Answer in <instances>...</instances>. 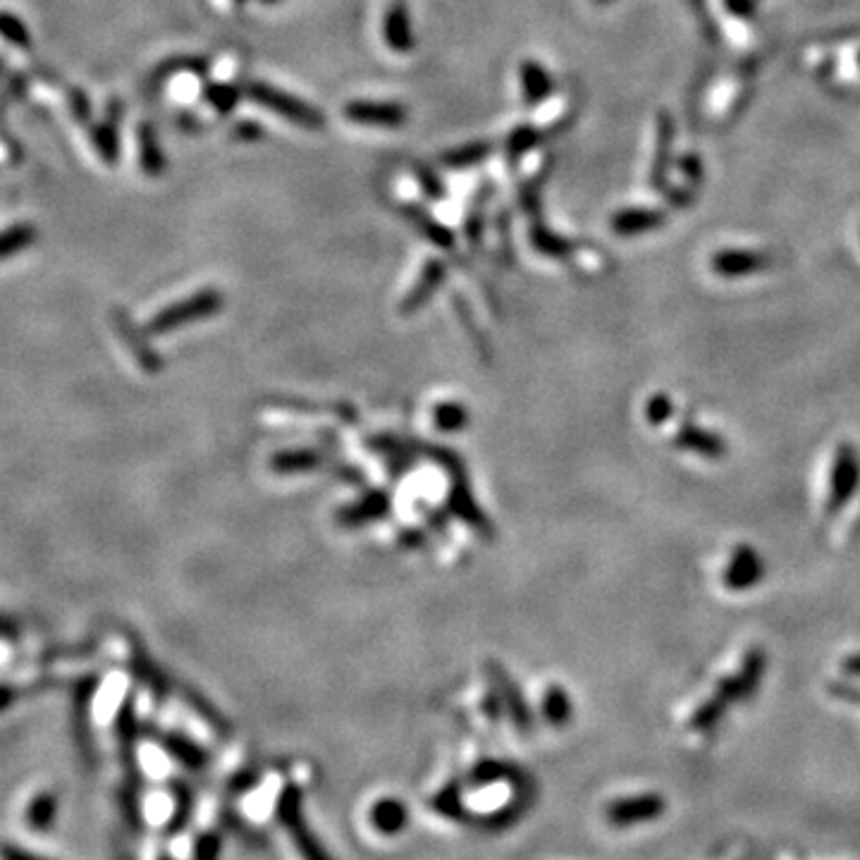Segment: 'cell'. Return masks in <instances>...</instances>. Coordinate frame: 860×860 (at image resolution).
I'll use <instances>...</instances> for the list:
<instances>
[{
    "instance_id": "1",
    "label": "cell",
    "mask_w": 860,
    "mask_h": 860,
    "mask_svg": "<svg viewBox=\"0 0 860 860\" xmlns=\"http://www.w3.org/2000/svg\"><path fill=\"white\" fill-rule=\"evenodd\" d=\"M223 294L218 290H201L192 294V297L177 301V304L165 306L163 311H158L146 325V333L149 335H168L172 330H180L187 323L204 321L211 318L223 309Z\"/></svg>"
},
{
    "instance_id": "2",
    "label": "cell",
    "mask_w": 860,
    "mask_h": 860,
    "mask_svg": "<svg viewBox=\"0 0 860 860\" xmlns=\"http://www.w3.org/2000/svg\"><path fill=\"white\" fill-rule=\"evenodd\" d=\"M247 96L258 106L273 110L280 118L294 122V125L306 127V129H321L325 125V118L321 110H316L311 103L299 101L297 96L287 94V91L275 89V86L263 84V82H249L247 84Z\"/></svg>"
},
{
    "instance_id": "3",
    "label": "cell",
    "mask_w": 860,
    "mask_h": 860,
    "mask_svg": "<svg viewBox=\"0 0 860 860\" xmlns=\"http://www.w3.org/2000/svg\"><path fill=\"white\" fill-rule=\"evenodd\" d=\"M860 485V459L853 445L839 442L834 450L832 469H829L827 488V514H837L853 500Z\"/></svg>"
},
{
    "instance_id": "4",
    "label": "cell",
    "mask_w": 860,
    "mask_h": 860,
    "mask_svg": "<svg viewBox=\"0 0 860 860\" xmlns=\"http://www.w3.org/2000/svg\"><path fill=\"white\" fill-rule=\"evenodd\" d=\"M739 700H748L746 691H743L741 681L736 674H727V677L717 681L712 696L708 700H703V703L696 708V712H693L691 720H688V729L700 731V734H708V731L717 727V722L722 720L724 712H727L734 703H739Z\"/></svg>"
},
{
    "instance_id": "5",
    "label": "cell",
    "mask_w": 860,
    "mask_h": 860,
    "mask_svg": "<svg viewBox=\"0 0 860 860\" xmlns=\"http://www.w3.org/2000/svg\"><path fill=\"white\" fill-rule=\"evenodd\" d=\"M278 817L280 822L292 832L294 844L304 860H328L323 846L313 837L311 829L306 827L304 815H301V791L297 786H285L278 798Z\"/></svg>"
},
{
    "instance_id": "6",
    "label": "cell",
    "mask_w": 860,
    "mask_h": 860,
    "mask_svg": "<svg viewBox=\"0 0 860 860\" xmlns=\"http://www.w3.org/2000/svg\"><path fill=\"white\" fill-rule=\"evenodd\" d=\"M667 801L660 794H636V796H624L612 801L605 808V817L612 827H634L643 825V822H653L660 815H665Z\"/></svg>"
},
{
    "instance_id": "7",
    "label": "cell",
    "mask_w": 860,
    "mask_h": 860,
    "mask_svg": "<svg viewBox=\"0 0 860 860\" xmlns=\"http://www.w3.org/2000/svg\"><path fill=\"white\" fill-rule=\"evenodd\" d=\"M765 579V562L753 545L739 543L722 569V583L731 593L751 591Z\"/></svg>"
},
{
    "instance_id": "8",
    "label": "cell",
    "mask_w": 860,
    "mask_h": 860,
    "mask_svg": "<svg viewBox=\"0 0 860 860\" xmlns=\"http://www.w3.org/2000/svg\"><path fill=\"white\" fill-rule=\"evenodd\" d=\"M672 445L677 447V450L698 454V457H705V459H722L724 454L729 452L727 440H724L720 433L693 426V423H681L677 433H674Z\"/></svg>"
},
{
    "instance_id": "9",
    "label": "cell",
    "mask_w": 860,
    "mask_h": 860,
    "mask_svg": "<svg viewBox=\"0 0 860 860\" xmlns=\"http://www.w3.org/2000/svg\"><path fill=\"white\" fill-rule=\"evenodd\" d=\"M344 118L356 122V125L402 127L407 122V108L399 106V103L352 101L344 106Z\"/></svg>"
},
{
    "instance_id": "10",
    "label": "cell",
    "mask_w": 860,
    "mask_h": 860,
    "mask_svg": "<svg viewBox=\"0 0 860 860\" xmlns=\"http://www.w3.org/2000/svg\"><path fill=\"white\" fill-rule=\"evenodd\" d=\"M712 273L720 275V278H748V275L763 273L767 268V258L758 251H746V249H724L720 254L712 256L710 261Z\"/></svg>"
},
{
    "instance_id": "11",
    "label": "cell",
    "mask_w": 860,
    "mask_h": 860,
    "mask_svg": "<svg viewBox=\"0 0 860 860\" xmlns=\"http://www.w3.org/2000/svg\"><path fill=\"white\" fill-rule=\"evenodd\" d=\"M390 507V493H385V490H371L366 497L356 500L354 505L340 509V512H337V524L347 528L371 524V521L383 519V516L390 512Z\"/></svg>"
},
{
    "instance_id": "12",
    "label": "cell",
    "mask_w": 860,
    "mask_h": 860,
    "mask_svg": "<svg viewBox=\"0 0 860 860\" xmlns=\"http://www.w3.org/2000/svg\"><path fill=\"white\" fill-rule=\"evenodd\" d=\"M383 39L387 48L395 53H409L414 48V29H411L409 8L404 0H395L385 12L383 20Z\"/></svg>"
},
{
    "instance_id": "13",
    "label": "cell",
    "mask_w": 860,
    "mask_h": 860,
    "mask_svg": "<svg viewBox=\"0 0 860 860\" xmlns=\"http://www.w3.org/2000/svg\"><path fill=\"white\" fill-rule=\"evenodd\" d=\"M445 278H447L445 263L435 261V258L433 261H428L426 268L421 270L416 285L411 287V292L402 299V304H399V313H402V316H411V313L419 311L421 306L440 290V285L445 282Z\"/></svg>"
},
{
    "instance_id": "14",
    "label": "cell",
    "mask_w": 860,
    "mask_h": 860,
    "mask_svg": "<svg viewBox=\"0 0 860 860\" xmlns=\"http://www.w3.org/2000/svg\"><path fill=\"white\" fill-rule=\"evenodd\" d=\"M464 473H459V478H454V485L450 490V500H447V509L457 516V519H462L464 524H469L471 528H476V531L485 533V536H490L493 533V526H490V521L485 519V514L481 512V507L476 505V500L471 497L469 485L464 481Z\"/></svg>"
},
{
    "instance_id": "15",
    "label": "cell",
    "mask_w": 860,
    "mask_h": 860,
    "mask_svg": "<svg viewBox=\"0 0 860 860\" xmlns=\"http://www.w3.org/2000/svg\"><path fill=\"white\" fill-rule=\"evenodd\" d=\"M113 323H115V330H118L122 340H125L129 352H132L134 359L139 361V366L144 368V371H149V373H158V371H161V364H163L161 356H158L149 347V344H146L144 335H141L139 330L134 328L132 321H129V318H127V313L120 311V309L113 311Z\"/></svg>"
},
{
    "instance_id": "16",
    "label": "cell",
    "mask_w": 860,
    "mask_h": 860,
    "mask_svg": "<svg viewBox=\"0 0 860 860\" xmlns=\"http://www.w3.org/2000/svg\"><path fill=\"white\" fill-rule=\"evenodd\" d=\"M612 232L619 237H636L662 225V213L655 208H624L610 220Z\"/></svg>"
},
{
    "instance_id": "17",
    "label": "cell",
    "mask_w": 860,
    "mask_h": 860,
    "mask_svg": "<svg viewBox=\"0 0 860 860\" xmlns=\"http://www.w3.org/2000/svg\"><path fill=\"white\" fill-rule=\"evenodd\" d=\"M397 211L402 213L404 218H407L409 223L414 225L416 230H419L421 235L428 239V242H433L435 247H440V249H452L454 247L452 232L447 230V227L442 225L440 220H435L433 215L423 211V208L414 206V204H402V206H397Z\"/></svg>"
},
{
    "instance_id": "18",
    "label": "cell",
    "mask_w": 860,
    "mask_h": 860,
    "mask_svg": "<svg viewBox=\"0 0 860 860\" xmlns=\"http://www.w3.org/2000/svg\"><path fill=\"white\" fill-rule=\"evenodd\" d=\"M521 75V91H524L526 106H540L552 94L555 84L543 65L536 60H524L519 67Z\"/></svg>"
},
{
    "instance_id": "19",
    "label": "cell",
    "mask_w": 860,
    "mask_h": 860,
    "mask_svg": "<svg viewBox=\"0 0 860 860\" xmlns=\"http://www.w3.org/2000/svg\"><path fill=\"white\" fill-rule=\"evenodd\" d=\"M371 822L385 837H395L409 822V810L397 798H380L371 810Z\"/></svg>"
},
{
    "instance_id": "20",
    "label": "cell",
    "mask_w": 860,
    "mask_h": 860,
    "mask_svg": "<svg viewBox=\"0 0 860 860\" xmlns=\"http://www.w3.org/2000/svg\"><path fill=\"white\" fill-rule=\"evenodd\" d=\"M490 674H493L497 691H500V696L505 698V708L512 712L514 722L519 724V729L531 727V712L526 708L524 696L519 693V686H514V681L507 677V672L500 665H490Z\"/></svg>"
},
{
    "instance_id": "21",
    "label": "cell",
    "mask_w": 860,
    "mask_h": 860,
    "mask_svg": "<svg viewBox=\"0 0 860 860\" xmlns=\"http://www.w3.org/2000/svg\"><path fill=\"white\" fill-rule=\"evenodd\" d=\"M528 239H531V247L536 249L538 254L550 256V258H564L574 251V244H571L569 239H564L562 235H555V232L548 230L540 220H536V223L531 225Z\"/></svg>"
},
{
    "instance_id": "22",
    "label": "cell",
    "mask_w": 860,
    "mask_h": 860,
    "mask_svg": "<svg viewBox=\"0 0 860 860\" xmlns=\"http://www.w3.org/2000/svg\"><path fill=\"white\" fill-rule=\"evenodd\" d=\"M139 151H141V168L149 177H161L165 170V156L161 144H158L156 129L151 125H139Z\"/></svg>"
},
{
    "instance_id": "23",
    "label": "cell",
    "mask_w": 860,
    "mask_h": 860,
    "mask_svg": "<svg viewBox=\"0 0 860 860\" xmlns=\"http://www.w3.org/2000/svg\"><path fill=\"white\" fill-rule=\"evenodd\" d=\"M321 466V454L313 450H287L278 452L270 462V469L282 476H292V473H306Z\"/></svg>"
},
{
    "instance_id": "24",
    "label": "cell",
    "mask_w": 860,
    "mask_h": 860,
    "mask_svg": "<svg viewBox=\"0 0 860 860\" xmlns=\"http://www.w3.org/2000/svg\"><path fill=\"white\" fill-rule=\"evenodd\" d=\"M490 153H493V141H471V144L459 146V149L442 153L440 165H445V168H452V170L471 168V165L483 163Z\"/></svg>"
},
{
    "instance_id": "25",
    "label": "cell",
    "mask_w": 860,
    "mask_h": 860,
    "mask_svg": "<svg viewBox=\"0 0 860 860\" xmlns=\"http://www.w3.org/2000/svg\"><path fill=\"white\" fill-rule=\"evenodd\" d=\"M161 741L165 751H168L175 760H180L184 767H189V770H204L206 753L201 751L194 741L184 739L182 734H165Z\"/></svg>"
},
{
    "instance_id": "26",
    "label": "cell",
    "mask_w": 860,
    "mask_h": 860,
    "mask_svg": "<svg viewBox=\"0 0 860 860\" xmlns=\"http://www.w3.org/2000/svg\"><path fill=\"white\" fill-rule=\"evenodd\" d=\"M36 237H39V232H36V227L32 223L10 225L8 230L0 232V261L22 254L24 249L32 247Z\"/></svg>"
},
{
    "instance_id": "27",
    "label": "cell",
    "mask_w": 860,
    "mask_h": 860,
    "mask_svg": "<svg viewBox=\"0 0 860 860\" xmlns=\"http://www.w3.org/2000/svg\"><path fill=\"white\" fill-rule=\"evenodd\" d=\"M765 667H767V655L760 648H751L746 655H743L736 677H739L743 691H746V698H751L753 693L758 691L760 681L765 677Z\"/></svg>"
},
{
    "instance_id": "28",
    "label": "cell",
    "mask_w": 860,
    "mask_h": 860,
    "mask_svg": "<svg viewBox=\"0 0 860 860\" xmlns=\"http://www.w3.org/2000/svg\"><path fill=\"white\" fill-rule=\"evenodd\" d=\"M58 815V801L53 794H39L32 798L27 808V822L34 832H48Z\"/></svg>"
},
{
    "instance_id": "29",
    "label": "cell",
    "mask_w": 860,
    "mask_h": 860,
    "mask_svg": "<svg viewBox=\"0 0 860 860\" xmlns=\"http://www.w3.org/2000/svg\"><path fill=\"white\" fill-rule=\"evenodd\" d=\"M120 110L115 115H120ZM115 115H113V110H110L108 122H103V125H96V129H94V146H96L98 156H101L103 161H106L108 165L118 163V151H120L118 125H115Z\"/></svg>"
},
{
    "instance_id": "30",
    "label": "cell",
    "mask_w": 860,
    "mask_h": 860,
    "mask_svg": "<svg viewBox=\"0 0 860 860\" xmlns=\"http://www.w3.org/2000/svg\"><path fill=\"white\" fill-rule=\"evenodd\" d=\"M115 727H118V739L122 746V753H125V760L129 765H132L134 760V743H137V717H134V708H132V698H127L125 703H122V708L118 712V720H115Z\"/></svg>"
},
{
    "instance_id": "31",
    "label": "cell",
    "mask_w": 860,
    "mask_h": 860,
    "mask_svg": "<svg viewBox=\"0 0 860 860\" xmlns=\"http://www.w3.org/2000/svg\"><path fill=\"white\" fill-rule=\"evenodd\" d=\"M669 146H672V120L665 113L657 120V156L653 165V184L662 187L667 175V161H669Z\"/></svg>"
},
{
    "instance_id": "32",
    "label": "cell",
    "mask_w": 860,
    "mask_h": 860,
    "mask_svg": "<svg viewBox=\"0 0 860 860\" xmlns=\"http://www.w3.org/2000/svg\"><path fill=\"white\" fill-rule=\"evenodd\" d=\"M543 139H545V134L540 132L538 127H533V125L516 127L514 132L509 134V139H507V161L514 165L516 161H519L521 156H524V153H528L531 149H536V146Z\"/></svg>"
},
{
    "instance_id": "33",
    "label": "cell",
    "mask_w": 860,
    "mask_h": 860,
    "mask_svg": "<svg viewBox=\"0 0 860 860\" xmlns=\"http://www.w3.org/2000/svg\"><path fill=\"white\" fill-rule=\"evenodd\" d=\"M545 720L555 727H564L571 720V700L562 686H550L543 698Z\"/></svg>"
},
{
    "instance_id": "34",
    "label": "cell",
    "mask_w": 860,
    "mask_h": 860,
    "mask_svg": "<svg viewBox=\"0 0 860 860\" xmlns=\"http://www.w3.org/2000/svg\"><path fill=\"white\" fill-rule=\"evenodd\" d=\"M433 421H435V428L438 430H445V433H457V430L469 426V411H466L462 404L445 402V404H438V407H435Z\"/></svg>"
},
{
    "instance_id": "35",
    "label": "cell",
    "mask_w": 860,
    "mask_h": 860,
    "mask_svg": "<svg viewBox=\"0 0 860 860\" xmlns=\"http://www.w3.org/2000/svg\"><path fill=\"white\" fill-rule=\"evenodd\" d=\"M488 196H490V184H483L481 194L476 196V201H473L469 208V215H466L464 230H466V239L471 242V247H478L483 239V208H485V201H488Z\"/></svg>"
},
{
    "instance_id": "36",
    "label": "cell",
    "mask_w": 860,
    "mask_h": 860,
    "mask_svg": "<svg viewBox=\"0 0 860 860\" xmlns=\"http://www.w3.org/2000/svg\"><path fill=\"white\" fill-rule=\"evenodd\" d=\"M132 667H134V674H137V677L144 681V684L149 686L151 691H156L158 698H163V693H165L163 674L158 672V667L153 665L149 657L141 653V648H137V653H134V657H132Z\"/></svg>"
},
{
    "instance_id": "37",
    "label": "cell",
    "mask_w": 860,
    "mask_h": 860,
    "mask_svg": "<svg viewBox=\"0 0 860 860\" xmlns=\"http://www.w3.org/2000/svg\"><path fill=\"white\" fill-rule=\"evenodd\" d=\"M0 34H3L12 46L22 48V51L32 48V34L24 27L20 17H15L12 12H0Z\"/></svg>"
},
{
    "instance_id": "38",
    "label": "cell",
    "mask_w": 860,
    "mask_h": 860,
    "mask_svg": "<svg viewBox=\"0 0 860 860\" xmlns=\"http://www.w3.org/2000/svg\"><path fill=\"white\" fill-rule=\"evenodd\" d=\"M204 101L211 103L218 113L227 115L239 103V89L227 84H208L204 89Z\"/></svg>"
},
{
    "instance_id": "39",
    "label": "cell",
    "mask_w": 860,
    "mask_h": 860,
    "mask_svg": "<svg viewBox=\"0 0 860 860\" xmlns=\"http://www.w3.org/2000/svg\"><path fill=\"white\" fill-rule=\"evenodd\" d=\"M643 411H645V421H648L650 426H665V423H669V419L674 416V402L672 397L665 395V392H657V395L648 397Z\"/></svg>"
},
{
    "instance_id": "40",
    "label": "cell",
    "mask_w": 860,
    "mask_h": 860,
    "mask_svg": "<svg viewBox=\"0 0 860 860\" xmlns=\"http://www.w3.org/2000/svg\"><path fill=\"white\" fill-rule=\"evenodd\" d=\"M414 177H416V182L421 184V189H423V192H426V196H430V199L440 201V199H445V196H447L445 182H442L440 177L428 168V165L416 163L414 165Z\"/></svg>"
},
{
    "instance_id": "41",
    "label": "cell",
    "mask_w": 860,
    "mask_h": 860,
    "mask_svg": "<svg viewBox=\"0 0 860 860\" xmlns=\"http://www.w3.org/2000/svg\"><path fill=\"white\" fill-rule=\"evenodd\" d=\"M180 70H192L199 72V75H204L208 70V60L206 58H172L168 63H163L156 70V82H163V79H168L170 75H175V72Z\"/></svg>"
},
{
    "instance_id": "42",
    "label": "cell",
    "mask_w": 860,
    "mask_h": 860,
    "mask_svg": "<svg viewBox=\"0 0 860 860\" xmlns=\"http://www.w3.org/2000/svg\"><path fill=\"white\" fill-rule=\"evenodd\" d=\"M507 777H509V767H505L502 763H493V760H485V763H481L476 767V770L471 772L473 782L481 784V786L497 784Z\"/></svg>"
},
{
    "instance_id": "43",
    "label": "cell",
    "mask_w": 860,
    "mask_h": 860,
    "mask_svg": "<svg viewBox=\"0 0 860 860\" xmlns=\"http://www.w3.org/2000/svg\"><path fill=\"white\" fill-rule=\"evenodd\" d=\"M435 808L447 817L462 815L464 806H462V796H459V786H447L445 791H440L438 798H435Z\"/></svg>"
},
{
    "instance_id": "44",
    "label": "cell",
    "mask_w": 860,
    "mask_h": 860,
    "mask_svg": "<svg viewBox=\"0 0 860 860\" xmlns=\"http://www.w3.org/2000/svg\"><path fill=\"white\" fill-rule=\"evenodd\" d=\"M220 856V837L218 834L208 832L201 834L199 841L194 846V860H218Z\"/></svg>"
},
{
    "instance_id": "45",
    "label": "cell",
    "mask_w": 860,
    "mask_h": 860,
    "mask_svg": "<svg viewBox=\"0 0 860 860\" xmlns=\"http://www.w3.org/2000/svg\"><path fill=\"white\" fill-rule=\"evenodd\" d=\"M519 204L524 208V213L531 215V218L540 220V187L536 182H528L521 187L519 192Z\"/></svg>"
},
{
    "instance_id": "46",
    "label": "cell",
    "mask_w": 860,
    "mask_h": 860,
    "mask_svg": "<svg viewBox=\"0 0 860 860\" xmlns=\"http://www.w3.org/2000/svg\"><path fill=\"white\" fill-rule=\"evenodd\" d=\"M70 106H72V115H75V118L79 122L89 120L91 108H89V98L84 96V91H79V89L72 91V94H70Z\"/></svg>"
},
{
    "instance_id": "47",
    "label": "cell",
    "mask_w": 860,
    "mask_h": 860,
    "mask_svg": "<svg viewBox=\"0 0 860 860\" xmlns=\"http://www.w3.org/2000/svg\"><path fill=\"white\" fill-rule=\"evenodd\" d=\"M232 134H235V139H239V141H258L263 137V127L258 125V122L244 120V122H239Z\"/></svg>"
},
{
    "instance_id": "48",
    "label": "cell",
    "mask_w": 860,
    "mask_h": 860,
    "mask_svg": "<svg viewBox=\"0 0 860 860\" xmlns=\"http://www.w3.org/2000/svg\"><path fill=\"white\" fill-rule=\"evenodd\" d=\"M0 860H46L41 856H36V853L20 849V846L15 844H3L0 846Z\"/></svg>"
},
{
    "instance_id": "49",
    "label": "cell",
    "mask_w": 860,
    "mask_h": 860,
    "mask_svg": "<svg viewBox=\"0 0 860 860\" xmlns=\"http://www.w3.org/2000/svg\"><path fill=\"white\" fill-rule=\"evenodd\" d=\"M844 672H849V674H853V677H860V653H856V655H849L844 660Z\"/></svg>"
},
{
    "instance_id": "50",
    "label": "cell",
    "mask_w": 860,
    "mask_h": 860,
    "mask_svg": "<svg viewBox=\"0 0 860 860\" xmlns=\"http://www.w3.org/2000/svg\"><path fill=\"white\" fill-rule=\"evenodd\" d=\"M12 698H15V693L10 691V688L0 686V710H5L12 703Z\"/></svg>"
},
{
    "instance_id": "51",
    "label": "cell",
    "mask_w": 860,
    "mask_h": 860,
    "mask_svg": "<svg viewBox=\"0 0 860 860\" xmlns=\"http://www.w3.org/2000/svg\"><path fill=\"white\" fill-rule=\"evenodd\" d=\"M407 536L409 538H402L404 545H421L423 543V536L419 531H407Z\"/></svg>"
},
{
    "instance_id": "52",
    "label": "cell",
    "mask_w": 860,
    "mask_h": 860,
    "mask_svg": "<svg viewBox=\"0 0 860 860\" xmlns=\"http://www.w3.org/2000/svg\"><path fill=\"white\" fill-rule=\"evenodd\" d=\"M261 3H266V5H275V3H280V0H261Z\"/></svg>"
},
{
    "instance_id": "53",
    "label": "cell",
    "mask_w": 860,
    "mask_h": 860,
    "mask_svg": "<svg viewBox=\"0 0 860 860\" xmlns=\"http://www.w3.org/2000/svg\"><path fill=\"white\" fill-rule=\"evenodd\" d=\"M235 3H239V5H244V3H249V0H235Z\"/></svg>"
},
{
    "instance_id": "54",
    "label": "cell",
    "mask_w": 860,
    "mask_h": 860,
    "mask_svg": "<svg viewBox=\"0 0 860 860\" xmlns=\"http://www.w3.org/2000/svg\"><path fill=\"white\" fill-rule=\"evenodd\" d=\"M595 3H610V0H595Z\"/></svg>"
},
{
    "instance_id": "55",
    "label": "cell",
    "mask_w": 860,
    "mask_h": 860,
    "mask_svg": "<svg viewBox=\"0 0 860 860\" xmlns=\"http://www.w3.org/2000/svg\"><path fill=\"white\" fill-rule=\"evenodd\" d=\"M161 860H170V858H161Z\"/></svg>"
}]
</instances>
